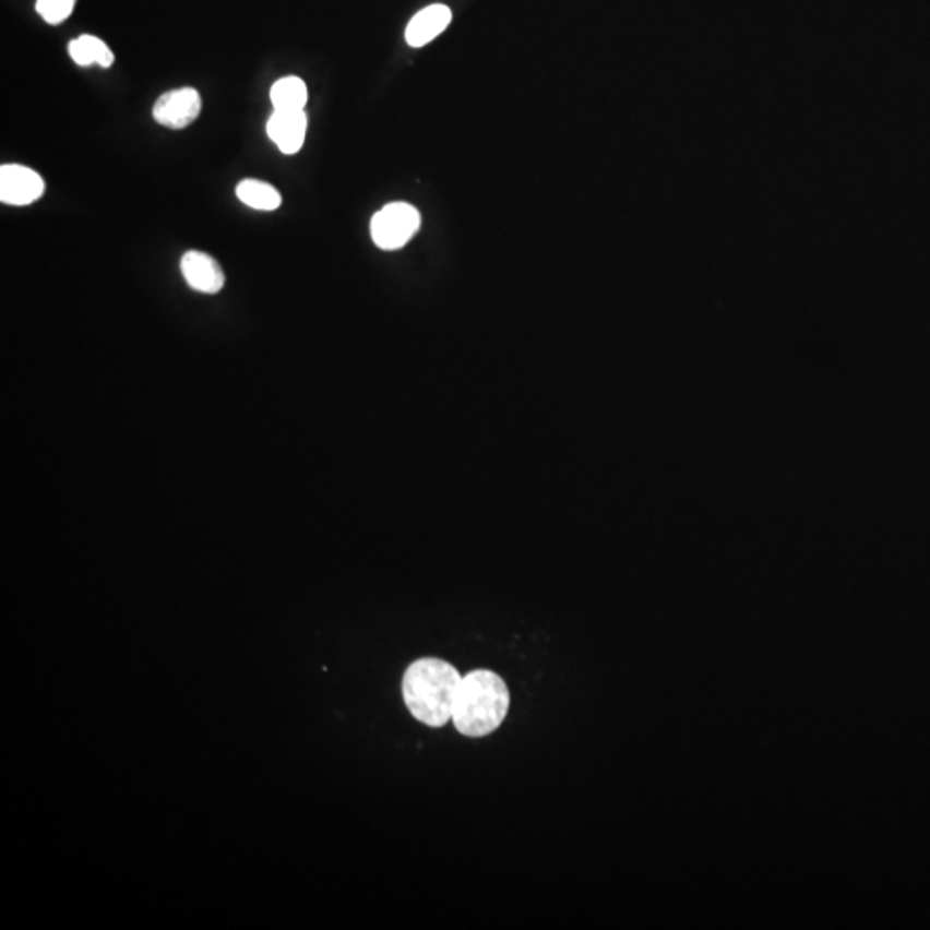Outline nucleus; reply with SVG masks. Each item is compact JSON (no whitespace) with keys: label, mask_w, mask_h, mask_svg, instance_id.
Returning <instances> with one entry per match:
<instances>
[{"label":"nucleus","mask_w":930,"mask_h":930,"mask_svg":"<svg viewBox=\"0 0 930 930\" xmlns=\"http://www.w3.org/2000/svg\"><path fill=\"white\" fill-rule=\"evenodd\" d=\"M462 678L450 661L441 658H420L405 670L402 681L405 705L419 723L443 727L453 717Z\"/></svg>","instance_id":"f257e3e1"},{"label":"nucleus","mask_w":930,"mask_h":930,"mask_svg":"<svg viewBox=\"0 0 930 930\" xmlns=\"http://www.w3.org/2000/svg\"><path fill=\"white\" fill-rule=\"evenodd\" d=\"M181 274L192 290L216 295L225 286V273L216 259L201 250H190L181 258Z\"/></svg>","instance_id":"423d86ee"},{"label":"nucleus","mask_w":930,"mask_h":930,"mask_svg":"<svg viewBox=\"0 0 930 930\" xmlns=\"http://www.w3.org/2000/svg\"><path fill=\"white\" fill-rule=\"evenodd\" d=\"M270 97L274 110H303L309 92L302 78L285 76L274 83Z\"/></svg>","instance_id":"9b49d317"},{"label":"nucleus","mask_w":930,"mask_h":930,"mask_svg":"<svg viewBox=\"0 0 930 930\" xmlns=\"http://www.w3.org/2000/svg\"><path fill=\"white\" fill-rule=\"evenodd\" d=\"M265 130H267V136L273 140L279 152L286 155L297 154L306 142V112L303 110H273Z\"/></svg>","instance_id":"0eeeda50"},{"label":"nucleus","mask_w":930,"mask_h":930,"mask_svg":"<svg viewBox=\"0 0 930 930\" xmlns=\"http://www.w3.org/2000/svg\"><path fill=\"white\" fill-rule=\"evenodd\" d=\"M46 192V181L33 169L21 164H4L0 168V202L14 207L37 202Z\"/></svg>","instance_id":"39448f33"},{"label":"nucleus","mask_w":930,"mask_h":930,"mask_svg":"<svg viewBox=\"0 0 930 930\" xmlns=\"http://www.w3.org/2000/svg\"><path fill=\"white\" fill-rule=\"evenodd\" d=\"M202 112V97L192 86L166 92L155 100L152 116L155 123L169 130H184L195 123Z\"/></svg>","instance_id":"20e7f679"},{"label":"nucleus","mask_w":930,"mask_h":930,"mask_svg":"<svg viewBox=\"0 0 930 930\" xmlns=\"http://www.w3.org/2000/svg\"><path fill=\"white\" fill-rule=\"evenodd\" d=\"M237 196L241 204L264 213L276 211L283 202L282 193L273 184L252 178L237 184Z\"/></svg>","instance_id":"9d476101"},{"label":"nucleus","mask_w":930,"mask_h":930,"mask_svg":"<svg viewBox=\"0 0 930 930\" xmlns=\"http://www.w3.org/2000/svg\"><path fill=\"white\" fill-rule=\"evenodd\" d=\"M511 706V693L498 673L473 670L462 678L453 705V724L467 738H485L502 726Z\"/></svg>","instance_id":"f03ea898"},{"label":"nucleus","mask_w":930,"mask_h":930,"mask_svg":"<svg viewBox=\"0 0 930 930\" xmlns=\"http://www.w3.org/2000/svg\"><path fill=\"white\" fill-rule=\"evenodd\" d=\"M419 228V211L405 202H393L372 217L371 237L381 250H398L413 240Z\"/></svg>","instance_id":"7ed1b4c3"},{"label":"nucleus","mask_w":930,"mask_h":930,"mask_svg":"<svg viewBox=\"0 0 930 930\" xmlns=\"http://www.w3.org/2000/svg\"><path fill=\"white\" fill-rule=\"evenodd\" d=\"M76 0H37V13L49 25H61L73 13Z\"/></svg>","instance_id":"f8f14e48"},{"label":"nucleus","mask_w":930,"mask_h":930,"mask_svg":"<svg viewBox=\"0 0 930 930\" xmlns=\"http://www.w3.org/2000/svg\"><path fill=\"white\" fill-rule=\"evenodd\" d=\"M68 52H70L71 59L82 68L97 64L107 70L115 62V53L107 47L106 41L94 37V35H82V37L74 38L68 46Z\"/></svg>","instance_id":"1a4fd4ad"},{"label":"nucleus","mask_w":930,"mask_h":930,"mask_svg":"<svg viewBox=\"0 0 930 930\" xmlns=\"http://www.w3.org/2000/svg\"><path fill=\"white\" fill-rule=\"evenodd\" d=\"M452 23V11L443 4L428 5L408 23L405 40L414 49L428 46L429 41L440 37Z\"/></svg>","instance_id":"6e6552de"}]
</instances>
